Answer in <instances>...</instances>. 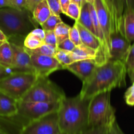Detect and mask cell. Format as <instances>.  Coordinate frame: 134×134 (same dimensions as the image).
I'll use <instances>...</instances> for the list:
<instances>
[{
	"mask_svg": "<svg viewBox=\"0 0 134 134\" xmlns=\"http://www.w3.org/2000/svg\"><path fill=\"white\" fill-rule=\"evenodd\" d=\"M126 68L123 62L108 60L97 66L90 77L82 82L79 95L84 99L90 100L99 93L126 86Z\"/></svg>",
	"mask_w": 134,
	"mask_h": 134,
	"instance_id": "1",
	"label": "cell"
},
{
	"mask_svg": "<svg viewBox=\"0 0 134 134\" xmlns=\"http://www.w3.org/2000/svg\"><path fill=\"white\" fill-rule=\"evenodd\" d=\"M89 102L79 94L62 99L57 111L60 133L79 134L88 128Z\"/></svg>",
	"mask_w": 134,
	"mask_h": 134,
	"instance_id": "2",
	"label": "cell"
},
{
	"mask_svg": "<svg viewBox=\"0 0 134 134\" xmlns=\"http://www.w3.org/2000/svg\"><path fill=\"white\" fill-rule=\"evenodd\" d=\"M37 24L32 14L26 9H0V30L6 35L8 42L23 44L25 37L37 28Z\"/></svg>",
	"mask_w": 134,
	"mask_h": 134,
	"instance_id": "3",
	"label": "cell"
},
{
	"mask_svg": "<svg viewBox=\"0 0 134 134\" xmlns=\"http://www.w3.org/2000/svg\"><path fill=\"white\" fill-rule=\"evenodd\" d=\"M115 119V109L111 103V91L99 93L90 100L89 127L109 125Z\"/></svg>",
	"mask_w": 134,
	"mask_h": 134,
	"instance_id": "4",
	"label": "cell"
},
{
	"mask_svg": "<svg viewBox=\"0 0 134 134\" xmlns=\"http://www.w3.org/2000/svg\"><path fill=\"white\" fill-rule=\"evenodd\" d=\"M65 97L62 88L48 79L38 77L35 84L24 96L21 101L39 102H60Z\"/></svg>",
	"mask_w": 134,
	"mask_h": 134,
	"instance_id": "5",
	"label": "cell"
},
{
	"mask_svg": "<svg viewBox=\"0 0 134 134\" xmlns=\"http://www.w3.org/2000/svg\"><path fill=\"white\" fill-rule=\"evenodd\" d=\"M37 78L35 73L13 72L0 80V91L16 101H21Z\"/></svg>",
	"mask_w": 134,
	"mask_h": 134,
	"instance_id": "6",
	"label": "cell"
},
{
	"mask_svg": "<svg viewBox=\"0 0 134 134\" xmlns=\"http://www.w3.org/2000/svg\"><path fill=\"white\" fill-rule=\"evenodd\" d=\"M94 6L104 40L100 55L96 60L98 66L107 63L109 60L110 42L112 34V26L109 13L103 0H94Z\"/></svg>",
	"mask_w": 134,
	"mask_h": 134,
	"instance_id": "7",
	"label": "cell"
},
{
	"mask_svg": "<svg viewBox=\"0 0 134 134\" xmlns=\"http://www.w3.org/2000/svg\"><path fill=\"white\" fill-rule=\"evenodd\" d=\"M18 134H61L58 123L57 112L31 122L22 128Z\"/></svg>",
	"mask_w": 134,
	"mask_h": 134,
	"instance_id": "8",
	"label": "cell"
},
{
	"mask_svg": "<svg viewBox=\"0 0 134 134\" xmlns=\"http://www.w3.org/2000/svg\"><path fill=\"white\" fill-rule=\"evenodd\" d=\"M35 74L38 77H48L55 71L63 69L54 56L29 54Z\"/></svg>",
	"mask_w": 134,
	"mask_h": 134,
	"instance_id": "9",
	"label": "cell"
},
{
	"mask_svg": "<svg viewBox=\"0 0 134 134\" xmlns=\"http://www.w3.org/2000/svg\"><path fill=\"white\" fill-rule=\"evenodd\" d=\"M131 45V42L121 32H113L111 35L109 60H119L125 63Z\"/></svg>",
	"mask_w": 134,
	"mask_h": 134,
	"instance_id": "10",
	"label": "cell"
},
{
	"mask_svg": "<svg viewBox=\"0 0 134 134\" xmlns=\"http://www.w3.org/2000/svg\"><path fill=\"white\" fill-rule=\"evenodd\" d=\"M13 51V66L14 72L35 73L31 59L23 44L9 42Z\"/></svg>",
	"mask_w": 134,
	"mask_h": 134,
	"instance_id": "11",
	"label": "cell"
},
{
	"mask_svg": "<svg viewBox=\"0 0 134 134\" xmlns=\"http://www.w3.org/2000/svg\"><path fill=\"white\" fill-rule=\"evenodd\" d=\"M109 13L112 26V33L122 32V18L124 5L122 0H103Z\"/></svg>",
	"mask_w": 134,
	"mask_h": 134,
	"instance_id": "12",
	"label": "cell"
},
{
	"mask_svg": "<svg viewBox=\"0 0 134 134\" xmlns=\"http://www.w3.org/2000/svg\"><path fill=\"white\" fill-rule=\"evenodd\" d=\"M96 62L94 59H87L75 61L66 66L64 69L70 71L77 76L82 82L90 77L97 67Z\"/></svg>",
	"mask_w": 134,
	"mask_h": 134,
	"instance_id": "13",
	"label": "cell"
},
{
	"mask_svg": "<svg viewBox=\"0 0 134 134\" xmlns=\"http://www.w3.org/2000/svg\"><path fill=\"white\" fill-rule=\"evenodd\" d=\"M75 22L77 23L79 32L80 38H81L82 44L96 51L97 55H98L100 52L101 48H102V45H101L99 39L93 33L79 24L77 21Z\"/></svg>",
	"mask_w": 134,
	"mask_h": 134,
	"instance_id": "14",
	"label": "cell"
},
{
	"mask_svg": "<svg viewBox=\"0 0 134 134\" xmlns=\"http://www.w3.org/2000/svg\"><path fill=\"white\" fill-rule=\"evenodd\" d=\"M122 32L129 42H134V9H125L122 18Z\"/></svg>",
	"mask_w": 134,
	"mask_h": 134,
	"instance_id": "15",
	"label": "cell"
},
{
	"mask_svg": "<svg viewBox=\"0 0 134 134\" xmlns=\"http://www.w3.org/2000/svg\"><path fill=\"white\" fill-rule=\"evenodd\" d=\"M18 101L0 91V117L10 116L17 112Z\"/></svg>",
	"mask_w": 134,
	"mask_h": 134,
	"instance_id": "16",
	"label": "cell"
},
{
	"mask_svg": "<svg viewBox=\"0 0 134 134\" xmlns=\"http://www.w3.org/2000/svg\"><path fill=\"white\" fill-rule=\"evenodd\" d=\"M71 55L73 62L87 59L95 60L97 56V51L81 44L75 46L74 49L71 52Z\"/></svg>",
	"mask_w": 134,
	"mask_h": 134,
	"instance_id": "17",
	"label": "cell"
},
{
	"mask_svg": "<svg viewBox=\"0 0 134 134\" xmlns=\"http://www.w3.org/2000/svg\"><path fill=\"white\" fill-rule=\"evenodd\" d=\"M31 14L34 19L38 24L41 25L44 23L52 14L47 0H43L41 1L35 7Z\"/></svg>",
	"mask_w": 134,
	"mask_h": 134,
	"instance_id": "18",
	"label": "cell"
},
{
	"mask_svg": "<svg viewBox=\"0 0 134 134\" xmlns=\"http://www.w3.org/2000/svg\"><path fill=\"white\" fill-rule=\"evenodd\" d=\"M77 22L84 28L93 33L94 35H96L95 31H94V27H93L92 22L91 16H90L89 3L86 2L85 0H84L82 6L81 7V14H80L79 18Z\"/></svg>",
	"mask_w": 134,
	"mask_h": 134,
	"instance_id": "19",
	"label": "cell"
},
{
	"mask_svg": "<svg viewBox=\"0 0 134 134\" xmlns=\"http://www.w3.org/2000/svg\"><path fill=\"white\" fill-rule=\"evenodd\" d=\"M0 65L12 69L13 66V51L8 41L0 45Z\"/></svg>",
	"mask_w": 134,
	"mask_h": 134,
	"instance_id": "20",
	"label": "cell"
},
{
	"mask_svg": "<svg viewBox=\"0 0 134 134\" xmlns=\"http://www.w3.org/2000/svg\"><path fill=\"white\" fill-rule=\"evenodd\" d=\"M70 28L71 26L64 23V22H62L61 23L58 24L56 26L54 32L55 35L56 37V39H57V45L65 39L69 38Z\"/></svg>",
	"mask_w": 134,
	"mask_h": 134,
	"instance_id": "21",
	"label": "cell"
},
{
	"mask_svg": "<svg viewBox=\"0 0 134 134\" xmlns=\"http://www.w3.org/2000/svg\"><path fill=\"white\" fill-rule=\"evenodd\" d=\"M56 49L57 48L52 47L50 45L43 43L41 46H40L38 48L35 49L30 50L26 48H25V49L29 54H35V55H48V56H54Z\"/></svg>",
	"mask_w": 134,
	"mask_h": 134,
	"instance_id": "22",
	"label": "cell"
},
{
	"mask_svg": "<svg viewBox=\"0 0 134 134\" xmlns=\"http://www.w3.org/2000/svg\"><path fill=\"white\" fill-rule=\"evenodd\" d=\"M44 43L43 40L38 38L37 37L35 36L32 34L30 33L25 37L24 39L23 45L25 48L27 49H35L38 48Z\"/></svg>",
	"mask_w": 134,
	"mask_h": 134,
	"instance_id": "23",
	"label": "cell"
},
{
	"mask_svg": "<svg viewBox=\"0 0 134 134\" xmlns=\"http://www.w3.org/2000/svg\"><path fill=\"white\" fill-rule=\"evenodd\" d=\"M54 57L59 62V63L61 64L63 69H64V68L66 66L73 63L71 55V52H68V51H63V50L56 49Z\"/></svg>",
	"mask_w": 134,
	"mask_h": 134,
	"instance_id": "24",
	"label": "cell"
},
{
	"mask_svg": "<svg viewBox=\"0 0 134 134\" xmlns=\"http://www.w3.org/2000/svg\"><path fill=\"white\" fill-rule=\"evenodd\" d=\"M63 21L60 16L51 14V16L47 18V20L44 23L42 24L41 26L42 29H43L44 31H54L56 26L58 24L61 23Z\"/></svg>",
	"mask_w": 134,
	"mask_h": 134,
	"instance_id": "25",
	"label": "cell"
},
{
	"mask_svg": "<svg viewBox=\"0 0 134 134\" xmlns=\"http://www.w3.org/2000/svg\"><path fill=\"white\" fill-rule=\"evenodd\" d=\"M80 14H81V7L77 4L71 2L67 9L65 15L70 17L75 21H77L79 18Z\"/></svg>",
	"mask_w": 134,
	"mask_h": 134,
	"instance_id": "26",
	"label": "cell"
},
{
	"mask_svg": "<svg viewBox=\"0 0 134 134\" xmlns=\"http://www.w3.org/2000/svg\"><path fill=\"white\" fill-rule=\"evenodd\" d=\"M69 38L74 43L75 46L82 44L81 41V38H80L79 32L76 22H75L74 25L70 28L69 33Z\"/></svg>",
	"mask_w": 134,
	"mask_h": 134,
	"instance_id": "27",
	"label": "cell"
},
{
	"mask_svg": "<svg viewBox=\"0 0 134 134\" xmlns=\"http://www.w3.org/2000/svg\"><path fill=\"white\" fill-rule=\"evenodd\" d=\"M109 125L89 127L86 130L79 134H107V131H108Z\"/></svg>",
	"mask_w": 134,
	"mask_h": 134,
	"instance_id": "28",
	"label": "cell"
},
{
	"mask_svg": "<svg viewBox=\"0 0 134 134\" xmlns=\"http://www.w3.org/2000/svg\"><path fill=\"white\" fill-rule=\"evenodd\" d=\"M124 64L126 68L127 74L134 70V42L133 44L131 45Z\"/></svg>",
	"mask_w": 134,
	"mask_h": 134,
	"instance_id": "29",
	"label": "cell"
},
{
	"mask_svg": "<svg viewBox=\"0 0 134 134\" xmlns=\"http://www.w3.org/2000/svg\"><path fill=\"white\" fill-rule=\"evenodd\" d=\"M44 43L57 48V39L54 31H44Z\"/></svg>",
	"mask_w": 134,
	"mask_h": 134,
	"instance_id": "30",
	"label": "cell"
},
{
	"mask_svg": "<svg viewBox=\"0 0 134 134\" xmlns=\"http://www.w3.org/2000/svg\"><path fill=\"white\" fill-rule=\"evenodd\" d=\"M124 100L128 106H134V82L127 89L124 94Z\"/></svg>",
	"mask_w": 134,
	"mask_h": 134,
	"instance_id": "31",
	"label": "cell"
},
{
	"mask_svg": "<svg viewBox=\"0 0 134 134\" xmlns=\"http://www.w3.org/2000/svg\"><path fill=\"white\" fill-rule=\"evenodd\" d=\"M52 14L60 16L61 11L60 0H47Z\"/></svg>",
	"mask_w": 134,
	"mask_h": 134,
	"instance_id": "32",
	"label": "cell"
},
{
	"mask_svg": "<svg viewBox=\"0 0 134 134\" xmlns=\"http://www.w3.org/2000/svg\"><path fill=\"white\" fill-rule=\"evenodd\" d=\"M75 47V45L69 39V38L65 39L57 45V49L63 50V51H68V52H71L74 49Z\"/></svg>",
	"mask_w": 134,
	"mask_h": 134,
	"instance_id": "33",
	"label": "cell"
},
{
	"mask_svg": "<svg viewBox=\"0 0 134 134\" xmlns=\"http://www.w3.org/2000/svg\"><path fill=\"white\" fill-rule=\"evenodd\" d=\"M107 134H125L123 132L122 130H121L120 127L116 119L113 122L110 123L109 126L108 131H107Z\"/></svg>",
	"mask_w": 134,
	"mask_h": 134,
	"instance_id": "34",
	"label": "cell"
},
{
	"mask_svg": "<svg viewBox=\"0 0 134 134\" xmlns=\"http://www.w3.org/2000/svg\"><path fill=\"white\" fill-rule=\"evenodd\" d=\"M42 1L43 0H27L25 9L30 11L31 13H32L33 11L35 9V7Z\"/></svg>",
	"mask_w": 134,
	"mask_h": 134,
	"instance_id": "35",
	"label": "cell"
},
{
	"mask_svg": "<svg viewBox=\"0 0 134 134\" xmlns=\"http://www.w3.org/2000/svg\"><path fill=\"white\" fill-rule=\"evenodd\" d=\"M13 5V8L19 10L25 9L27 0H10Z\"/></svg>",
	"mask_w": 134,
	"mask_h": 134,
	"instance_id": "36",
	"label": "cell"
},
{
	"mask_svg": "<svg viewBox=\"0 0 134 134\" xmlns=\"http://www.w3.org/2000/svg\"><path fill=\"white\" fill-rule=\"evenodd\" d=\"M13 72H14V71L13 70V69L5 68V67L0 65V80L5 78L6 76L11 74Z\"/></svg>",
	"mask_w": 134,
	"mask_h": 134,
	"instance_id": "37",
	"label": "cell"
},
{
	"mask_svg": "<svg viewBox=\"0 0 134 134\" xmlns=\"http://www.w3.org/2000/svg\"><path fill=\"white\" fill-rule=\"evenodd\" d=\"M31 34L34 35L35 36L37 37L43 41L44 38V30L42 28H36L34 29L31 32Z\"/></svg>",
	"mask_w": 134,
	"mask_h": 134,
	"instance_id": "38",
	"label": "cell"
},
{
	"mask_svg": "<svg viewBox=\"0 0 134 134\" xmlns=\"http://www.w3.org/2000/svg\"><path fill=\"white\" fill-rule=\"evenodd\" d=\"M70 3H71L70 0H60V7H61L62 13L65 14V13H66L67 11V9H68Z\"/></svg>",
	"mask_w": 134,
	"mask_h": 134,
	"instance_id": "39",
	"label": "cell"
},
{
	"mask_svg": "<svg viewBox=\"0 0 134 134\" xmlns=\"http://www.w3.org/2000/svg\"><path fill=\"white\" fill-rule=\"evenodd\" d=\"M124 8L134 9V0H122Z\"/></svg>",
	"mask_w": 134,
	"mask_h": 134,
	"instance_id": "40",
	"label": "cell"
},
{
	"mask_svg": "<svg viewBox=\"0 0 134 134\" xmlns=\"http://www.w3.org/2000/svg\"><path fill=\"white\" fill-rule=\"evenodd\" d=\"M5 7L13 8V5H12L10 0H0V9Z\"/></svg>",
	"mask_w": 134,
	"mask_h": 134,
	"instance_id": "41",
	"label": "cell"
},
{
	"mask_svg": "<svg viewBox=\"0 0 134 134\" xmlns=\"http://www.w3.org/2000/svg\"><path fill=\"white\" fill-rule=\"evenodd\" d=\"M6 41H8L6 35L4 34V33L0 30V42H6Z\"/></svg>",
	"mask_w": 134,
	"mask_h": 134,
	"instance_id": "42",
	"label": "cell"
},
{
	"mask_svg": "<svg viewBox=\"0 0 134 134\" xmlns=\"http://www.w3.org/2000/svg\"><path fill=\"white\" fill-rule=\"evenodd\" d=\"M70 1L71 3H74L77 4V5H79L81 7L82 6V4L83 3L84 0H70Z\"/></svg>",
	"mask_w": 134,
	"mask_h": 134,
	"instance_id": "43",
	"label": "cell"
},
{
	"mask_svg": "<svg viewBox=\"0 0 134 134\" xmlns=\"http://www.w3.org/2000/svg\"><path fill=\"white\" fill-rule=\"evenodd\" d=\"M128 76H129L132 82H134V70H133L131 71V72H128Z\"/></svg>",
	"mask_w": 134,
	"mask_h": 134,
	"instance_id": "44",
	"label": "cell"
},
{
	"mask_svg": "<svg viewBox=\"0 0 134 134\" xmlns=\"http://www.w3.org/2000/svg\"><path fill=\"white\" fill-rule=\"evenodd\" d=\"M85 1H86V2L89 3H90V4H94V0H85Z\"/></svg>",
	"mask_w": 134,
	"mask_h": 134,
	"instance_id": "45",
	"label": "cell"
},
{
	"mask_svg": "<svg viewBox=\"0 0 134 134\" xmlns=\"http://www.w3.org/2000/svg\"><path fill=\"white\" fill-rule=\"evenodd\" d=\"M0 134H6V133H5V132H3V131L2 130H0Z\"/></svg>",
	"mask_w": 134,
	"mask_h": 134,
	"instance_id": "46",
	"label": "cell"
},
{
	"mask_svg": "<svg viewBox=\"0 0 134 134\" xmlns=\"http://www.w3.org/2000/svg\"><path fill=\"white\" fill-rule=\"evenodd\" d=\"M1 43H2V42H0V45L1 44Z\"/></svg>",
	"mask_w": 134,
	"mask_h": 134,
	"instance_id": "47",
	"label": "cell"
}]
</instances>
